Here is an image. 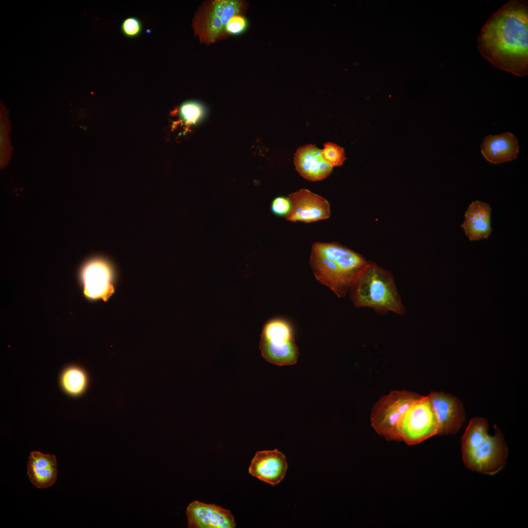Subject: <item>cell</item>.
<instances>
[{
    "label": "cell",
    "mask_w": 528,
    "mask_h": 528,
    "mask_svg": "<svg viewBox=\"0 0 528 528\" xmlns=\"http://www.w3.org/2000/svg\"><path fill=\"white\" fill-rule=\"evenodd\" d=\"M481 55L494 66L518 76L528 73V4L509 0L494 13L477 40Z\"/></svg>",
    "instance_id": "obj_1"
},
{
    "label": "cell",
    "mask_w": 528,
    "mask_h": 528,
    "mask_svg": "<svg viewBox=\"0 0 528 528\" xmlns=\"http://www.w3.org/2000/svg\"><path fill=\"white\" fill-rule=\"evenodd\" d=\"M362 255L337 242H315L311 247L309 264L321 284L338 297H343L368 265Z\"/></svg>",
    "instance_id": "obj_2"
},
{
    "label": "cell",
    "mask_w": 528,
    "mask_h": 528,
    "mask_svg": "<svg viewBox=\"0 0 528 528\" xmlns=\"http://www.w3.org/2000/svg\"><path fill=\"white\" fill-rule=\"evenodd\" d=\"M493 436L488 433V424L482 418H472L462 440V460L470 470L490 475L505 467L507 448L500 431L495 428Z\"/></svg>",
    "instance_id": "obj_3"
},
{
    "label": "cell",
    "mask_w": 528,
    "mask_h": 528,
    "mask_svg": "<svg viewBox=\"0 0 528 528\" xmlns=\"http://www.w3.org/2000/svg\"><path fill=\"white\" fill-rule=\"evenodd\" d=\"M349 292L357 308H371L383 315L389 312L398 315L405 313L392 274L373 262H369L352 284Z\"/></svg>",
    "instance_id": "obj_4"
},
{
    "label": "cell",
    "mask_w": 528,
    "mask_h": 528,
    "mask_svg": "<svg viewBox=\"0 0 528 528\" xmlns=\"http://www.w3.org/2000/svg\"><path fill=\"white\" fill-rule=\"evenodd\" d=\"M247 5L242 0L203 1L196 12L192 26L200 43L207 45L227 37L225 27L234 15L244 14Z\"/></svg>",
    "instance_id": "obj_5"
},
{
    "label": "cell",
    "mask_w": 528,
    "mask_h": 528,
    "mask_svg": "<svg viewBox=\"0 0 528 528\" xmlns=\"http://www.w3.org/2000/svg\"><path fill=\"white\" fill-rule=\"evenodd\" d=\"M259 348L266 361L278 366L295 364L299 355L292 327L282 318L272 319L264 325Z\"/></svg>",
    "instance_id": "obj_6"
},
{
    "label": "cell",
    "mask_w": 528,
    "mask_h": 528,
    "mask_svg": "<svg viewBox=\"0 0 528 528\" xmlns=\"http://www.w3.org/2000/svg\"><path fill=\"white\" fill-rule=\"evenodd\" d=\"M420 395L407 391H394L383 396L372 408L373 427L389 440L400 441L399 427L405 413Z\"/></svg>",
    "instance_id": "obj_7"
},
{
    "label": "cell",
    "mask_w": 528,
    "mask_h": 528,
    "mask_svg": "<svg viewBox=\"0 0 528 528\" xmlns=\"http://www.w3.org/2000/svg\"><path fill=\"white\" fill-rule=\"evenodd\" d=\"M438 435V426L427 396H420L408 408L399 427L400 441L417 444Z\"/></svg>",
    "instance_id": "obj_8"
},
{
    "label": "cell",
    "mask_w": 528,
    "mask_h": 528,
    "mask_svg": "<svg viewBox=\"0 0 528 528\" xmlns=\"http://www.w3.org/2000/svg\"><path fill=\"white\" fill-rule=\"evenodd\" d=\"M290 209L287 220L307 223L328 219L330 215V204L324 198L302 188L290 194L288 197Z\"/></svg>",
    "instance_id": "obj_9"
},
{
    "label": "cell",
    "mask_w": 528,
    "mask_h": 528,
    "mask_svg": "<svg viewBox=\"0 0 528 528\" xmlns=\"http://www.w3.org/2000/svg\"><path fill=\"white\" fill-rule=\"evenodd\" d=\"M427 396L436 420L438 434H456L465 420L460 400L443 392H431Z\"/></svg>",
    "instance_id": "obj_10"
},
{
    "label": "cell",
    "mask_w": 528,
    "mask_h": 528,
    "mask_svg": "<svg viewBox=\"0 0 528 528\" xmlns=\"http://www.w3.org/2000/svg\"><path fill=\"white\" fill-rule=\"evenodd\" d=\"M114 273L113 265L103 258L88 261L81 272L86 295L92 299L107 298L113 291Z\"/></svg>",
    "instance_id": "obj_11"
},
{
    "label": "cell",
    "mask_w": 528,
    "mask_h": 528,
    "mask_svg": "<svg viewBox=\"0 0 528 528\" xmlns=\"http://www.w3.org/2000/svg\"><path fill=\"white\" fill-rule=\"evenodd\" d=\"M186 514L190 528H234L235 519L229 510L215 504L198 501L187 507Z\"/></svg>",
    "instance_id": "obj_12"
},
{
    "label": "cell",
    "mask_w": 528,
    "mask_h": 528,
    "mask_svg": "<svg viewBox=\"0 0 528 528\" xmlns=\"http://www.w3.org/2000/svg\"><path fill=\"white\" fill-rule=\"evenodd\" d=\"M287 469L285 456L277 449L257 452L249 468L252 476L272 485L279 483Z\"/></svg>",
    "instance_id": "obj_13"
},
{
    "label": "cell",
    "mask_w": 528,
    "mask_h": 528,
    "mask_svg": "<svg viewBox=\"0 0 528 528\" xmlns=\"http://www.w3.org/2000/svg\"><path fill=\"white\" fill-rule=\"evenodd\" d=\"M295 167L299 175L310 181H318L329 176L333 167L323 158L321 150L313 144L299 147L293 157Z\"/></svg>",
    "instance_id": "obj_14"
},
{
    "label": "cell",
    "mask_w": 528,
    "mask_h": 528,
    "mask_svg": "<svg viewBox=\"0 0 528 528\" xmlns=\"http://www.w3.org/2000/svg\"><path fill=\"white\" fill-rule=\"evenodd\" d=\"M484 158L493 164H500L516 159L519 147L517 138L510 132L485 136L481 146Z\"/></svg>",
    "instance_id": "obj_15"
},
{
    "label": "cell",
    "mask_w": 528,
    "mask_h": 528,
    "mask_svg": "<svg viewBox=\"0 0 528 528\" xmlns=\"http://www.w3.org/2000/svg\"><path fill=\"white\" fill-rule=\"evenodd\" d=\"M491 208L485 202L476 200L468 206L461 225L466 236L471 241L486 239L491 234Z\"/></svg>",
    "instance_id": "obj_16"
},
{
    "label": "cell",
    "mask_w": 528,
    "mask_h": 528,
    "mask_svg": "<svg viewBox=\"0 0 528 528\" xmlns=\"http://www.w3.org/2000/svg\"><path fill=\"white\" fill-rule=\"evenodd\" d=\"M27 467L30 481L39 488L49 487L56 480L57 462L54 455L32 451L29 455Z\"/></svg>",
    "instance_id": "obj_17"
},
{
    "label": "cell",
    "mask_w": 528,
    "mask_h": 528,
    "mask_svg": "<svg viewBox=\"0 0 528 528\" xmlns=\"http://www.w3.org/2000/svg\"><path fill=\"white\" fill-rule=\"evenodd\" d=\"M65 391L72 396L82 393L87 387L88 378L85 372L80 368L71 367L66 369L61 378Z\"/></svg>",
    "instance_id": "obj_18"
},
{
    "label": "cell",
    "mask_w": 528,
    "mask_h": 528,
    "mask_svg": "<svg viewBox=\"0 0 528 528\" xmlns=\"http://www.w3.org/2000/svg\"><path fill=\"white\" fill-rule=\"evenodd\" d=\"M178 112L183 122L188 125H195L203 119L206 110L203 105L199 102L189 100L180 105Z\"/></svg>",
    "instance_id": "obj_19"
},
{
    "label": "cell",
    "mask_w": 528,
    "mask_h": 528,
    "mask_svg": "<svg viewBox=\"0 0 528 528\" xmlns=\"http://www.w3.org/2000/svg\"><path fill=\"white\" fill-rule=\"evenodd\" d=\"M321 153L324 160L332 167L342 165L346 159L344 149L331 142L324 144Z\"/></svg>",
    "instance_id": "obj_20"
},
{
    "label": "cell",
    "mask_w": 528,
    "mask_h": 528,
    "mask_svg": "<svg viewBox=\"0 0 528 528\" xmlns=\"http://www.w3.org/2000/svg\"><path fill=\"white\" fill-rule=\"evenodd\" d=\"M143 24L141 21L135 17L125 18L121 24V31L123 34L128 38H135L141 33Z\"/></svg>",
    "instance_id": "obj_21"
},
{
    "label": "cell",
    "mask_w": 528,
    "mask_h": 528,
    "mask_svg": "<svg viewBox=\"0 0 528 528\" xmlns=\"http://www.w3.org/2000/svg\"><path fill=\"white\" fill-rule=\"evenodd\" d=\"M247 26V19L243 14L235 15L227 22L225 32L227 37L231 35H238L244 32Z\"/></svg>",
    "instance_id": "obj_22"
},
{
    "label": "cell",
    "mask_w": 528,
    "mask_h": 528,
    "mask_svg": "<svg viewBox=\"0 0 528 528\" xmlns=\"http://www.w3.org/2000/svg\"><path fill=\"white\" fill-rule=\"evenodd\" d=\"M270 209L272 213L276 216H286L290 209V201L287 198L277 197L272 200Z\"/></svg>",
    "instance_id": "obj_23"
}]
</instances>
